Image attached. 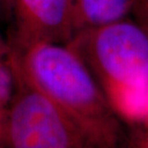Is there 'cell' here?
Wrapping results in <instances>:
<instances>
[{
	"instance_id": "8",
	"label": "cell",
	"mask_w": 148,
	"mask_h": 148,
	"mask_svg": "<svg viewBox=\"0 0 148 148\" xmlns=\"http://www.w3.org/2000/svg\"><path fill=\"white\" fill-rule=\"evenodd\" d=\"M12 15V0H0V20H10Z\"/></svg>"
},
{
	"instance_id": "2",
	"label": "cell",
	"mask_w": 148,
	"mask_h": 148,
	"mask_svg": "<svg viewBox=\"0 0 148 148\" xmlns=\"http://www.w3.org/2000/svg\"><path fill=\"white\" fill-rule=\"evenodd\" d=\"M67 45L105 81L110 96L123 88L148 85V36L137 25L122 19L84 30Z\"/></svg>"
},
{
	"instance_id": "1",
	"label": "cell",
	"mask_w": 148,
	"mask_h": 148,
	"mask_svg": "<svg viewBox=\"0 0 148 148\" xmlns=\"http://www.w3.org/2000/svg\"><path fill=\"white\" fill-rule=\"evenodd\" d=\"M15 79L43 94L77 130L102 112V99L92 72L67 44H37L11 51Z\"/></svg>"
},
{
	"instance_id": "6",
	"label": "cell",
	"mask_w": 148,
	"mask_h": 148,
	"mask_svg": "<svg viewBox=\"0 0 148 148\" xmlns=\"http://www.w3.org/2000/svg\"><path fill=\"white\" fill-rule=\"evenodd\" d=\"M118 109L130 118L148 116V85L128 87L111 95Z\"/></svg>"
},
{
	"instance_id": "5",
	"label": "cell",
	"mask_w": 148,
	"mask_h": 148,
	"mask_svg": "<svg viewBox=\"0 0 148 148\" xmlns=\"http://www.w3.org/2000/svg\"><path fill=\"white\" fill-rule=\"evenodd\" d=\"M132 2L133 0H73L75 34L122 20Z\"/></svg>"
},
{
	"instance_id": "4",
	"label": "cell",
	"mask_w": 148,
	"mask_h": 148,
	"mask_svg": "<svg viewBox=\"0 0 148 148\" xmlns=\"http://www.w3.org/2000/svg\"><path fill=\"white\" fill-rule=\"evenodd\" d=\"M11 51L37 44H67L75 31L73 0H12Z\"/></svg>"
},
{
	"instance_id": "9",
	"label": "cell",
	"mask_w": 148,
	"mask_h": 148,
	"mask_svg": "<svg viewBox=\"0 0 148 148\" xmlns=\"http://www.w3.org/2000/svg\"><path fill=\"white\" fill-rule=\"evenodd\" d=\"M11 53V46L7 39L0 32V60L8 59Z\"/></svg>"
},
{
	"instance_id": "7",
	"label": "cell",
	"mask_w": 148,
	"mask_h": 148,
	"mask_svg": "<svg viewBox=\"0 0 148 148\" xmlns=\"http://www.w3.org/2000/svg\"><path fill=\"white\" fill-rule=\"evenodd\" d=\"M15 89V77L8 59L0 60V108L6 109Z\"/></svg>"
},
{
	"instance_id": "10",
	"label": "cell",
	"mask_w": 148,
	"mask_h": 148,
	"mask_svg": "<svg viewBox=\"0 0 148 148\" xmlns=\"http://www.w3.org/2000/svg\"><path fill=\"white\" fill-rule=\"evenodd\" d=\"M6 109L0 108V148H1V144L3 143V123H4V116H5Z\"/></svg>"
},
{
	"instance_id": "3",
	"label": "cell",
	"mask_w": 148,
	"mask_h": 148,
	"mask_svg": "<svg viewBox=\"0 0 148 148\" xmlns=\"http://www.w3.org/2000/svg\"><path fill=\"white\" fill-rule=\"evenodd\" d=\"M77 132L48 97L15 79L3 123L8 148H74Z\"/></svg>"
}]
</instances>
